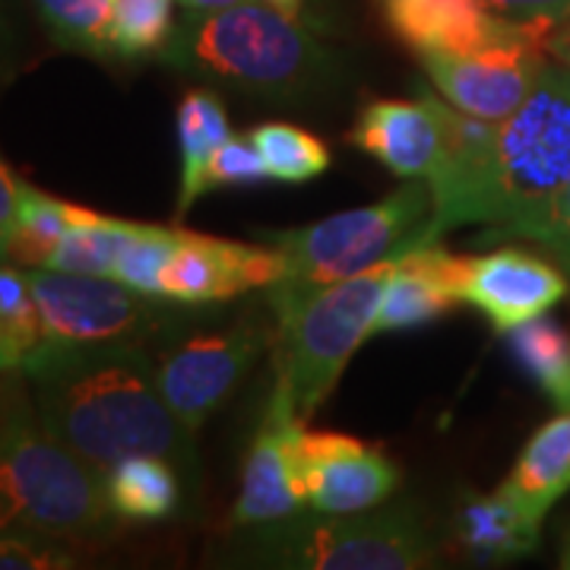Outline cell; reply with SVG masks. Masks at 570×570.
Masks as SVG:
<instances>
[{
  "label": "cell",
  "instance_id": "cell-2",
  "mask_svg": "<svg viewBox=\"0 0 570 570\" xmlns=\"http://www.w3.org/2000/svg\"><path fill=\"white\" fill-rule=\"evenodd\" d=\"M159 58L178 73L264 105H314L343 80L340 58L302 20L261 0L187 13Z\"/></svg>",
  "mask_w": 570,
  "mask_h": 570
},
{
  "label": "cell",
  "instance_id": "cell-38",
  "mask_svg": "<svg viewBox=\"0 0 570 570\" xmlns=\"http://www.w3.org/2000/svg\"><path fill=\"white\" fill-rule=\"evenodd\" d=\"M261 3L279 10L285 17H292V20H302V13H305V0H261Z\"/></svg>",
  "mask_w": 570,
  "mask_h": 570
},
{
  "label": "cell",
  "instance_id": "cell-31",
  "mask_svg": "<svg viewBox=\"0 0 570 570\" xmlns=\"http://www.w3.org/2000/svg\"><path fill=\"white\" fill-rule=\"evenodd\" d=\"M77 551L36 532H0V570H70Z\"/></svg>",
  "mask_w": 570,
  "mask_h": 570
},
{
  "label": "cell",
  "instance_id": "cell-3",
  "mask_svg": "<svg viewBox=\"0 0 570 570\" xmlns=\"http://www.w3.org/2000/svg\"><path fill=\"white\" fill-rule=\"evenodd\" d=\"M124 520L105 498V472L41 425L22 371L0 374V532L99 546Z\"/></svg>",
  "mask_w": 570,
  "mask_h": 570
},
{
  "label": "cell",
  "instance_id": "cell-8",
  "mask_svg": "<svg viewBox=\"0 0 570 570\" xmlns=\"http://www.w3.org/2000/svg\"><path fill=\"white\" fill-rule=\"evenodd\" d=\"M29 283L41 311V343H149L184 317V305L142 295L115 276L32 266Z\"/></svg>",
  "mask_w": 570,
  "mask_h": 570
},
{
  "label": "cell",
  "instance_id": "cell-13",
  "mask_svg": "<svg viewBox=\"0 0 570 570\" xmlns=\"http://www.w3.org/2000/svg\"><path fill=\"white\" fill-rule=\"evenodd\" d=\"M283 276L279 247L225 242L181 228V242L165 266L163 298L184 307L223 305L257 288L266 292Z\"/></svg>",
  "mask_w": 570,
  "mask_h": 570
},
{
  "label": "cell",
  "instance_id": "cell-1",
  "mask_svg": "<svg viewBox=\"0 0 570 570\" xmlns=\"http://www.w3.org/2000/svg\"><path fill=\"white\" fill-rule=\"evenodd\" d=\"M20 371L41 425L89 466L105 472L127 456L153 453L178 466L190 498L200 494L197 434L168 406L146 343H39Z\"/></svg>",
  "mask_w": 570,
  "mask_h": 570
},
{
  "label": "cell",
  "instance_id": "cell-11",
  "mask_svg": "<svg viewBox=\"0 0 570 570\" xmlns=\"http://www.w3.org/2000/svg\"><path fill=\"white\" fill-rule=\"evenodd\" d=\"M546 39H517L466 55H422L428 80L469 118L501 124L532 92L546 70Z\"/></svg>",
  "mask_w": 570,
  "mask_h": 570
},
{
  "label": "cell",
  "instance_id": "cell-23",
  "mask_svg": "<svg viewBox=\"0 0 570 570\" xmlns=\"http://www.w3.org/2000/svg\"><path fill=\"white\" fill-rule=\"evenodd\" d=\"M510 352L532 384L549 396L561 412H570V333L554 321L535 317L513 326Z\"/></svg>",
  "mask_w": 570,
  "mask_h": 570
},
{
  "label": "cell",
  "instance_id": "cell-36",
  "mask_svg": "<svg viewBox=\"0 0 570 570\" xmlns=\"http://www.w3.org/2000/svg\"><path fill=\"white\" fill-rule=\"evenodd\" d=\"M546 51L558 63L570 67V20H564L558 29H551V36L546 39Z\"/></svg>",
  "mask_w": 570,
  "mask_h": 570
},
{
  "label": "cell",
  "instance_id": "cell-33",
  "mask_svg": "<svg viewBox=\"0 0 570 570\" xmlns=\"http://www.w3.org/2000/svg\"><path fill=\"white\" fill-rule=\"evenodd\" d=\"M485 3L501 20L542 36H551V29L570 20V0H485Z\"/></svg>",
  "mask_w": 570,
  "mask_h": 570
},
{
  "label": "cell",
  "instance_id": "cell-7",
  "mask_svg": "<svg viewBox=\"0 0 570 570\" xmlns=\"http://www.w3.org/2000/svg\"><path fill=\"white\" fill-rule=\"evenodd\" d=\"M393 257L307 295L276 317V374L283 377L298 412L311 419L336 390L348 358L374 333L381 295Z\"/></svg>",
  "mask_w": 570,
  "mask_h": 570
},
{
  "label": "cell",
  "instance_id": "cell-21",
  "mask_svg": "<svg viewBox=\"0 0 570 570\" xmlns=\"http://www.w3.org/2000/svg\"><path fill=\"white\" fill-rule=\"evenodd\" d=\"M232 134L223 96L213 86L187 89L178 105V146H181V190L175 213L184 216L190 206L204 197L206 165L216 146Z\"/></svg>",
  "mask_w": 570,
  "mask_h": 570
},
{
  "label": "cell",
  "instance_id": "cell-30",
  "mask_svg": "<svg viewBox=\"0 0 570 570\" xmlns=\"http://www.w3.org/2000/svg\"><path fill=\"white\" fill-rule=\"evenodd\" d=\"M264 181H273V178H269L261 149L247 134H228L206 165L204 194L219 190V187H250V184Z\"/></svg>",
  "mask_w": 570,
  "mask_h": 570
},
{
  "label": "cell",
  "instance_id": "cell-17",
  "mask_svg": "<svg viewBox=\"0 0 570 570\" xmlns=\"http://www.w3.org/2000/svg\"><path fill=\"white\" fill-rule=\"evenodd\" d=\"M463 261L438 242H419L393 257L374 333H403L434 324L460 305Z\"/></svg>",
  "mask_w": 570,
  "mask_h": 570
},
{
  "label": "cell",
  "instance_id": "cell-39",
  "mask_svg": "<svg viewBox=\"0 0 570 570\" xmlns=\"http://www.w3.org/2000/svg\"><path fill=\"white\" fill-rule=\"evenodd\" d=\"M3 371H20V355L7 343V336L0 333V374Z\"/></svg>",
  "mask_w": 570,
  "mask_h": 570
},
{
  "label": "cell",
  "instance_id": "cell-9",
  "mask_svg": "<svg viewBox=\"0 0 570 570\" xmlns=\"http://www.w3.org/2000/svg\"><path fill=\"white\" fill-rule=\"evenodd\" d=\"M273 340L276 326L269 330L264 321H232L178 333L159 348V387L190 434H197L206 419L225 406L257 358L273 348Z\"/></svg>",
  "mask_w": 570,
  "mask_h": 570
},
{
  "label": "cell",
  "instance_id": "cell-25",
  "mask_svg": "<svg viewBox=\"0 0 570 570\" xmlns=\"http://www.w3.org/2000/svg\"><path fill=\"white\" fill-rule=\"evenodd\" d=\"M82 206L58 200L32 184H22L20 223L10 242V261L22 266H45L58 250L61 238L80 219Z\"/></svg>",
  "mask_w": 570,
  "mask_h": 570
},
{
  "label": "cell",
  "instance_id": "cell-6",
  "mask_svg": "<svg viewBox=\"0 0 570 570\" xmlns=\"http://www.w3.org/2000/svg\"><path fill=\"white\" fill-rule=\"evenodd\" d=\"M431 216V187L422 178H412L377 204L346 209L302 228L269 232L266 242L279 247L285 261L283 279L266 288L269 311L279 314L326 285L384 264L406 247L434 242L428 235Z\"/></svg>",
  "mask_w": 570,
  "mask_h": 570
},
{
  "label": "cell",
  "instance_id": "cell-20",
  "mask_svg": "<svg viewBox=\"0 0 570 570\" xmlns=\"http://www.w3.org/2000/svg\"><path fill=\"white\" fill-rule=\"evenodd\" d=\"M501 489L535 520H546L570 491V412H561L530 438Z\"/></svg>",
  "mask_w": 570,
  "mask_h": 570
},
{
  "label": "cell",
  "instance_id": "cell-34",
  "mask_svg": "<svg viewBox=\"0 0 570 570\" xmlns=\"http://www.w3.org/2000/svg\"><path fill=\"white\" fill-rule=\"evenodd\" d=\"M527 238L546 247L551 257L570 273V181L558 194V200L549 206V213L532 225V232Z\"/></svg>",
  "mask_w": 570,
  "mask_h": 570
},
{
  "label": "cell",
  "instance_id": "cell-26",
  "mask_svg": "<svg viewBox=\"0 0 570 570\" xmlns=\"http://www.w3.org/2000/svg\"><path fill=\"white\" fill-rule=\"evenodd\" d=\"M261 149L269 178L283 184H307L330 168V149L311 130L288 121H266L247 130Z\"/></svg>",
  "mask_w": 570,
  "mask_h": 570
},
{
  "label": "cell",
  "instance_id": "cell-16",
  "mask_svg": "<svg viewBox=\"0 0 570 570\" xmlns=\"http://www.w3.org/2000/svg\"><path fill=\"white\" fill-rule=\"evenodd\" d=\"M390 32L422 55H466L517 39H549L501 20L485 0H381Z\"/></svg>",
  "mask_w": 570,
  "mask_h": 570
},
{
  "label": "cell",
  "instance_id": "cell-4",
  "mask_svg": "<svg viewBox=\"0 0 570 570\" xmlns=\"http://www.w3.org/2000/svg\"><path fill=\"white\" fill-rule=\"evenodd\" d=\"M438 539L415 501L355 513L298 510L283 520L238 527L223 564L283 570H425L438 564Z\"/></svg>",
  "mask_w": 570,
  "mask_h": 570
},
{
  "label": "cell",
  "instance_id": "cell-10",
  "mask_svg": "<svg viewBox=\"0 0 570 570\" xmlns=\"http://www.w3.org/2000/svg\"><path fill=\"white\" fill-rule=\"evenodd\" d=\"M305 422L307 419L295 406L288 384L276 374L261 425L254 431L242 463V491L232 508V530L283 520L298 510H307L298 475V438L307 428Z\"/></svg>",
  "mask_w": 570,
  "mask_h": 570
},
{
  "label": "cell",
  "instance_id": "cell-24",
  "mask_svg": "<svg viewBox=\"0 0 570 570\" xmlns=\"http://www.w3.org/2000/svg\"><path fill=\"white\" fill-rule=\"evenodd\" d=\"M36 17L55 45L86 58H115L111 51V13L115 0H29Z\"/></svg>",
  "mask_w": 570,
  "mask_h": 570
},
{
  "label": "cell",
  "instance_id": "cell-40",
  "mask_svg": "<svg viewBox=\"0 0 570 570\" xmlns=\"http://www.w3.org/2000/svg\"><path fill=\"white\" fill-rule=\"evenodd\" d=\"M558 564L570 570V527L561 532V546H558Z\"/></svg>",
  "mask_w": 570,
  "mask_h": 570
},
{
  "label": "cell",
  "instance_id": "cell-19",
  "mask_svg": "<svg viewBox=\"0 0 570 570\" xmlns=\"http://www.w3.org/2000/svg\"><path fill=\"white\" fill-rule=\"evenodd\" d=\"M105 498L115 517L127 523L168 520L194 504L178 466L153 453H137L105 469Z\"/></svg>",
  "mask_w": 570,
  "mask_h": 570
},
{
  "label": "cell",
  "instance_id": "cell-14",
  "mask_svg": "<svg viewBox=\"0 0 570 570\" xmlns=\"http://www.w3.org/2000/svg\"><path fill=\"white\" fill-rule=\"evenodd\" d=\"M564 295L568 276L527 250L501 247L463 261L460 298L482 311L498 333H510L513 326L542 317Z\"/></svg>",
  "mask_w": 570,
  "mask_h": 570
},
{
  "label": "cell",
  "instance_id": "cell-15",
  "mask_svg": "<svg viewBox=\"0 0 570 570\" xmlns=\"http://www.w3.org/2000/svg\"><path fill=\"white\" fill-rule=\"evenodd\" d=\"M346 140L384 165L390 175L428 181L444 153V102L431 96L419 102L374 99L358 111Z\"/></svg>",
  "mask_w": 570,
  "mask_h": 570
},
{
  "label": "cell",
  "instance_id": "cell-35",
  "mask_svg": "<svg viewBox=\"0 0 570 570\" xmlns=\"http://www.w3.org/2000/svg\"><path fill=\"white\" fill-rule=\"evenodd\" d=\"M20 206L22 181L0 156V264L10 261V242H13V232H17V223H20Z\"/></svg>",
  "mask_w": 570,
  "mask_h": 570
},
{
  "label": "cell",
  "instance_id": "cell-32",
  "mask_svg": "<svg viewBox=\"0 0 570 570\" xmlns=\"http://www.w3.org/2000/svg\"><path fill=\"white\" fill-rule=\"evenodd\" d=\"M26 51H29L26 0H0V89L20 73Z\"/></svg>",
  "mask_w": 570,
  "mask_h": 570
},
{
  "label": "cell",
  "instance_id": "cell-18",
  "mask_svg": "<svg viewBox=\"0 0 570 570\" xmlns=\"http://www.w3.org/2000/svg\"><path fill=\"white\" fill-rule=\"evenodd\" d=\"M542 520L530 517L510 491L463 489L450 510L448 539L472 564H510L539 549Z\"/></svg>",
  "mask_w": 570,
  "mask_h": 570
},
{
  "label": "cell",
  "instance_id": "cell-29",
  "mask_svg": "<svg viewBox=\"0 0 570 570\" xmlns=\"http://www.w3.org/2000/svg\"><path fill=\"white\" fill-rule=\"evenodd\" d=\"M0 333L22 358L41 343V311L29 269L0 264Z\"/></svg>",
  "mask_w": 570,
  "mask_h": 570
},
{
  "label": "cell",
  "instance_id": "cell-5",
  "mask_svg": "<svg viewBox=\"0 0 570 570\" xmlns=\"http://www.w3.org/2000/svg\"><path fill=\"white\" fill-rule=\"evenodd\" d=\"M570 181V67L546 63L523 105L494 124L472 225L527 238Z\"/></svg>",
  "mask_w": 570,
  "mask_h": 570
},
{
  "label": "cell",
  "instance_id": "cell-28",
  "mask_svg": "<svg viewBox=\"0 0 570 570\" xmlns=\"http://www.w3.org/2000/svg\"><path fill=\"white\" fill-rule=\"evenodd\" d=\"M181 242V228H165V225H140L137 238L124 247L115 266V279L137 288L142 295L163 298L165 266L171 261L175 247Z\"/></svg>",
  "mask_w": 570,
  "mask_h": 570
},
{
  "label": "cell",
  "instance_id": "cell-12",
  "mask_svg": "<svg viewBox=\"0 0 570 570\" xmlns=\"http://www.w3.org/2000/svg\"><path fill=\"white\" fill-rule=\"evenodd\" d=\"M298 475L307 508L321 513H355L387 504L403 485V472L381 448L340 434L302 431Z\"/></svg>",
  "mask_w": 570,
  "mask_h": 570
},
{
  "label": "cell",
  "instance_id": "cell-22",
  "mask_svg": "<svg viewBox=\"0 0 570 570\" xmlns=\"http://www.w3.org/2000/svg\"><path fill=\"white\" fill-rule=\"evenodd\" d=\"M142 223L111 219L96 209H80V219L61 238L58 250L51 254L48 269L61 273H86V276H115L118 257L124 247L137 238Z\"/></svg>",
  "mask_w": 570,
  "mask_h": 570
},
{
  "label": "cell",
  "instance_id": "cell-27",
  "mask_svg": "<svg viewBox=\"0 0 570 570\" xmlns=\"http://www.w3.org/2000/svg\"><path fill=\"white\" fill-rule=\"evenodd\" d=\"M178 0H115L111 13V51L124 61H142L163 55L165 41L171 39V7Z\"/></svg>",
  "mask_w": 570,
  "mask_h": 570
},
{
  "label": "cell",
  "instance_id": "cell-37",
  "mask_svg": "<svg viewBox=\"0 0 570 570\" xmlns=\"http://www.w3.org/2000/svg\"><path fill=\"white\" fill-rule=\"evenodd\" d=\"M184 7V13H209V10H225V7H235L242 0H178Z\"/></svg>",
  "mask_w": 570,
  "mask_h": 570
}]
</instances>
